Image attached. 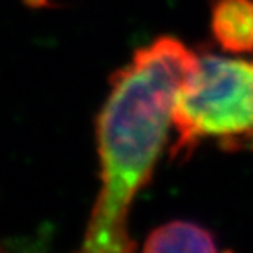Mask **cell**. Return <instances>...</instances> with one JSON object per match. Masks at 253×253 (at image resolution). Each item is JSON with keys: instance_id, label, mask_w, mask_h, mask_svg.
<instances>
[{"instance_id": "obj_1", "label": "cell", "mask_w": 253, "mask_h": 253, "mask_svg": "<svg viewBox=\"0 0 253 253\" xmlns=\"http://www.w3.org/2000/svg\"><path fill=\"white\" fill-rule=\"evenodd\" d=\"M197 58L178 38L160 37L136 49L110 78L109 97L95 125L100 191L83 252L135 250L128 232L131 202L153 176L173 125L176 95Z\"/></svg>"}, {"instance_id": "obj_4", "label": "cell", "mask_w": 253, "mask_h": 253, "mask_svg": "<svg viewBox=\"0 0 253 253\" xmlns=\"http://www.w3.org/2000/svg\"><path fill=\"white\" fill-rule=\"evenodd\" d=\"M143 250L156 252H194L211 253L217 252V240L211 230L188 220H173L160 225L146 237Z\"/></svg>"}, {"instance_id": "obj_5", "label": "cell", "mask_w": 253, "mask_h": 253, "mask_svg": "<svg viewBox=\"0 0 253 253\" xmlns=\"http://www.w3.org/2000/svg\"><path fill=\"white\" fill-rule=\"evenodd\" d=\"M250 138H252V143H253V133L250 135Z\"/></svg>"}, {"instance_id": "obj_2", "label": "cell", "mask_w": 253, "mask_h": 253, "mask_svg": "<svg viewBox=\"0 0 253 253\" xmlns=\"http://www.w3.org/2000/svg\"><path fill=\"white\" fill-rule=\"evenodd\" d=\"M173 156H188L202 140L253 133V61L204 54L178 90L173 107Z\"/></svg>"}, {"instance_id": "obj_3", "label": "cell", "mask_w": 253, "mask_h": 253, "mask_svg": "<svg viewBox=\"0 0 253 253\" xmlns=\"http://www.w3.org/2000/svg\"><path fill=\"white\" fill-rule=\"evenodd\" d=\"M211 27L225 51L253 53V0H215Z\"/></svg>"}]
</instances>
